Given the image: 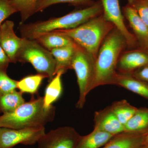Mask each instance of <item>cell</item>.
I'll return each instance as SVG.
<instances>
[{"label": "cell", "instance_id": "cell-1", "mask_svg": "<svg viewBox=\"0 0 148 148\" xmlns=\"http://www.w3.org/2000/svg\"><path fill=\"white\" fill-rule=\"evenodd\" d=\"M127 47L125 38L115 27L103 40L95 61L93 89L105 85H115L120 56Z\"/></svg>", "mask_w": 148, "mask_h": 148}, {"label": "cell", "instance_id": "cell-2", "mask_svg": "<svg viewBox=\"0 0 148 148\" xmlns=\"http://www.w3.org/2000/svg\"><path fill=\"white\" fill-rule=\"evenodd\" d=\"M103 9L100 0L92 5L74 10L59 17H54L46 21L25 24L21 23L19 30L21 38L34 39L37 35L57 30L74 29L92 18L103 14Z\"/></svg>", "mask_w": 148, "mask_h": 148}, {"label": "cell", "instance_id": "cell-3", "mask_svg": "<svg viewBox=\"0 0 148 148\" xmlns=\"http://www.w3.org/2000/svg\"><path fill=\"white\" fill-rule=\"evenodd\" d=\"M56 108L51 106L45 108L43 97H32L16 110L3 114L0 116V127L19 129L44 126L53 121L55 117Z\"/></svg>", "mask_w": 148, "mask_h": 148}, {"label": "cell", "instance_id": "cell-4", "mask_svg": "<svg viewBox=\"0 0 148 148\" xmlns=\"http://www.w3.org/2000/svg\"><path fill=\"white\" fill-rule=\"evenodd\" d=\"M114 28L113 24L107 21L102 14L76 28L54 31L69 37L96 59L103 40Z\"/></svg>", "mask_w": 148, "mask_h": 148}, {"label": "cell", "instance_id": "cell-5", "mask_svg": "<svg viewBox=\"0 0 148 148\" xmlns=\"http://www.w3.org/2000/svg\"><path fill=\"white\" fill-rule=\"evenodd\" d=\"M95 59L86 51L77 45L72 61V69L75 71L77 78L79 97L76 106L83 108L86 96L93 89L95 77Z\"/></svg>", "mask_w": 148, "mask_h": 148}, {"label": "cell", "instance_id": "cell-6", "mask_svg": "<svg viewBox=\"0 0 148 148\" xmlns=\"http://www.w3.org/2000/svg\"><path fill=\"white\" fill-rule=\"evenodd\" d=\"M23 38L18 62L30 63L38 73L44 75L50 81L56 75V62L52 54L36 40Z\"/></svg>", "mask_w": 148, "mask_h": 148}, {"label": "cell", "instance_id": "cell-7", "mask_svg": "<svg viewBox=\"0 0 148 148\" xmlns=\"http://www.w3.org/2000/svg\"><path fill=\"white\" fill-rule=\"evenodd\" d=\"M45 134L44 126L15 129L0 127V148H12L18 144L32 145Z\"/></svg>", "mask_w": 148, "mask_h": 148}, {"label": "cell", "instance_id": "cell-8", "mask_svg": "<svg viewBox=\"0 0 148 148\" xmlns=\"http://www.w3.org/2000/svg\"><path fill=\"white\" fill-rule=\"evenodd\" d=\"M80 136L73 127H59L45 133L37 148H75Z\"/></svg>", "mask_w": 148, "mask_h": 148}, {"label": "cell", "instance_id": "cell-9", "mask_svg": "<svg viewBox=\"0 0 148 148\" xmlns=\"http://www.w3.org/2000/svg\"><path fill=\"white\" fill-rule=\"evenodd\" d=\"M103 7V15L107 21L112 23L125 38L127 47H135L137 40L135 35L130 32L125 24L119 0H100Z\"/></svg>", "mask_w": 148, "mask_h": 148}, {"label": "cell", "instance_id": "cell-10", "mask_svg": "<svg viewBox=\"0 0 148 148\" xmlns=\"http://www.w3.org/2000/svg\"><path fill=\"white\" fill-rule=\"evenodd\" d=\"M14 23L6 20L0 28V46L10 60L11 63L18 62V53L23 43V38L17 36L14 30Z\"/></svg>", "mask_w": 148, "mask_h": 148}, {"label": "cell", "instance_id": "cell-11", "mask_svg": "<svg viewBox=\"0 0 148 148\" xmlns=\"http://www.w3.org/2000/svg\"><path fill=\"white\" fill-rule=\"evenodd\" d=\"M94 119V129L107 132L114 136L125 132L124 125L117 119L110 106L95 112Z\"/></svg>", "mask_w": 148, "mask_h": 148}, {"label": "cell", "instance_id": "cell-12", "mask_svg": "<svg viewBox=\"0 0 148 148\" xmlns=\"http://www.w3.org/2000/svg\"><path fill=\"white\" fill-rule=\"evenodd\" d=\"M120 56L117 71L130 74L135 69L148 66V53L145 50H131L123 52Z\"/></svg>", "mask_w": 148, "mask_h": 148}, {"label": "cell", "instance_id": "cell-13", "mask_svg": "<svg viewBox=\"0 0 148 148\" xmlns=\"http://www.w3.org/2000/svg\"><path fill=\"white\" fill-rule=\"evenodd\" d=\"M123 16L129 22L135 37L144 50L148 51V28L141 19L137 11L127 3L123 8Z\"/></svg>", "mask_w": 148, "mask_h": 148}, {"label": "cell", "instance_id": "cell-14", "mask_svg": "<svg viewBox=\"0 0 148 148\" xmlns=\"http://www.w3.org/2000/svg\"><path fill=\"white\" fill-rule=\"evenodd\" d=\"M146 135L135 132H122L114 136L103 148H140L144 145Z\"/></svg>", "mask_w": 148, "mask_h": 148}, {"label": "cell", "instance_id": "cell-15", "mask_svg": "<svg viewBox=\"0 0 148 148\" xmlns=\"http://www.w3.org/2000/svg\"><path fill=\"white\" fill-rule=\"evenodd\" d=\"M33 40H36L43 47L50 51L54 49L75 43L69 37L55 31L37 35Z\"/></svg>", "mask_w": 148, "mask_h": 148}, {"label": "cell", "instance_id": "cell-16", "mask_svg": "<svg viewBox=\"0 0 148 148\" xmlns=\"http://www.w3.org/2000/svg\"><path fill=\"white\" fill-rule=\"evenodd\" d=\"M77 46L75 43L51 51L56 62V74L59 71L65 73L69 69H72V60Z\"/></svg>", "mask_w": 148, "mask_h": 148}, {"label": "cell", "instance_id": "cell-17", "mask_svg": "<svg viewBox=\"0 0 148 148\" xmlns=\"http://www.w3.org/2000/svg\"><path fill=\"white\" fill-rule=\"evenodd\" d=\"M107 132L94 129L88 135L80 136L75 148H100L114 137Z\"/></svg>", "mask_w": 148, "mask_h": 148}, {"label": "cell", "instance_id": "cell-18", "mask_svg": "<svg viewBox=\"0 0 148 148\" xmlns=\"http://www.w3.org/2000/svg\"><path fill=\"white\" fill-rule=\"evenodd\" d=\"M115 85L119 86L148 99V86L130 74L118 73Z\"/></svg>", "mask_w": 148, "mask_h": 148}, {"label": "cell", "instance_id": "cell-19", "mask_svg": "<svg viewBox=\"0 0 148 148\" xmlns=\"http://www.w3.org/2000/svg\"><path fill=\"white\" fill-rule=\"evenodd\" d=\"M64 74L61 71L57 72L47 86L43 96L44 105L45 108H49L53 106V103L61 96L63 90L61 77Z\"/></svg>", "mask_w": 148, "mask_h": 148}, {"label": "cell", "instance_id": "cell-20", "mask_svg": "<svg viewBox=\"0 0 148 148\" xmlns=\"http://www.w3.org/2000/svg\"><path fill=\"white\" fill-rule=\"evenodd\" d=\"M23 93L16 90L8 93L0 94V113L12 112L25 103Z\"/></svg>", "mask_w": 148, "mask_h": 148}, {"label": "cell", "instance_id": "cell-21", "mask_svg": "<svg viewBox=\"0 0 148 148\" xmlns=\"http://www.w3.org/2000/svg\"><path fill=\"white\" fill-rule=\"evenodd\" d=\"M148 128V110H138L124 125L125 132L140 133Z\"/></svg>", "mask_w": 148, "mask_h": 148}, {"label": "cell", "instance_id": "cell-22", "mask_svg": "<svg viewBox=\"0 0 148 148\" xmlns=\"http://www.w3.org/2000/svg\"><path fill=\"white\" fill-rule=\"evenodd\" d=\"M45 78L47 77L44 75L39 73L27 76L17 81V88L22 93L36 94Z\"/></svg>", "mask_w": 148, "mask_h": 148}, {"label": "cell", "instance_id": "cell-23", "mask_svg": "<svg viewBox=\"0 0 148 148\" xmlns=\"http://www.w3.org/2000/svg\"><path fill=\"white\" fill-rule=\"evenodd\" d=\"M110 107L117 119L124 126L138 110L130 105L125 100L115 102Z\"/></svg>", "mask_w": 148, "mask_h": 148}, {"label": "cell", "instance_id": "cell-24", "mask_svg": "<svg viewBox=\"0 0 148 148\" xmlns=\"http://www.w3.org/2000/svg\"><path fill=\"white\" fill-rule=\"evenodd\" d=\"M39 0H10L11 5L20 13L21 23H23L36 13V8Z\"/></svg>", "mask_w": 148, "mask_h": 148}, {"label": "cell", "instance_id": "cell-25", "mask_svg": "<svg viewBox=\"0 0 148 148\" xmlns=\"http://www.w3.org/2000/svg\"><path fill=\"white\" fill-rule=\"evenodd\" d=\"M95 1L92 0H39L36 8V13L42 12L50 6L59 3H68L78 7H88L92 5Z\"/></svg>", "mask_w": 148, "mask_h": 148}, {"label": "cell", "instance_id": "cell-26", "mask_svg": "<svg viewBox=\"0 0 148 148\" xmlns=\"http://www.w3.org/2000/svg\"><path fill=\"white\" fill-rule=\"evenodd\" d=\"M17 81L11 78L7 73V70L0 69V94L8 93L16 90Z\"/></svg>", "mask_w": 148, "mask_h": 148}, {"label": "cell", "instance_id": "cell-27", "mask_svg": "<svg viewBox=\"0 0 148 148\" xmlns=\"http://www.w3.org/2000/svg\"><path fill=\"white\" fill-rule=\"evenodd\" d=\"M128 3L136 10L143 22L148 28V6L144 0H127Z\"/></svg>", "mask_w": 148, "mask_h": 148}, {"label": "cell", "instance_id": "cell-28", "mask_svg": "<svg viewBox=\"0 0 148 148\" xmlns=\"http://www.w3.org/2000/svg\"><path fill=\"white\" fill-rule=\"evenodd\" d=\"M16 12L10 0H0V28L5 19Z\"/></svg>", "mask_w": 148, "mask_h": 148}, {"label": "cell", "instance_id": "cell-29", "mask_svg": "<svg viewBox=\"0 0 148 148\" xmlns=\"http://www.w3.org/2000/svg\"><path fill=\"white\" fill-rule=\"evenodd\" d=\"M10 63L9 58L0 46V69L7 70Z\"/></svg>", "mask_w": 148, "mask_h": 148}, {"label": "cell", "instance_id": "cell-30", "mask_svg": "<svg viewBox=\"0 0 148 148\" xmlns=\"http://www.w3.org/2000/svg\"><path fill=\"white\" fill-rule=\"evenodd\" d=\"M135 76L138 79L148 82V66L142 67L135 73Z\"/></svg>", "mask_w": 148, "mask_h": 148}, {"label": "cell", "instance_id": "cell-31", "mask_svg": "<svg viewBox=\"0 0 148 148\" xmlns=\"http://www.w3.org/2000/svg\"><path fill=\"white\" fill-rule=\"evenodd\" d=\"M144 145H148V132L147 133L144 139Z\"/></svg>", "mask_w": 148, "mask_h": 148}, {"label": "cell", "instance_id": "cell-32", "mask_svg": "<svg viewBox=\"0 0 148 148\" xmlns=\"http://www.w3.org/2000/svg\"><path fill=\"white\" fill-rule=\"evenodd\" d=\"M140 148H148V145H143V146L141 147Z\"/></svg>", "mask_w": 148, "mask_h": 148}, {"label": "cell", "instance_id": "cell-33", "mask_svg": "<svg viewBox=\"0 0 148 148\" xmlns=\"http://www.w3.org/2000/svg\"><path fill=\"white\" fill-rule=\"evenodd\" d=\"M144 1H145V2L147 4V5L148 6V0H144Z\"/></svg>", "mask_w": 148, "mask_h": 148}]
</instances>
